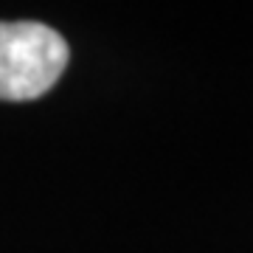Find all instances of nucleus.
<instances>
[{"mask_svg":"<svg viewBox=\"0 0 253 253\" xmlns=\"http://www.w3.org/2000/svg\"><path fill=\"white\" fill-rule=\"evenodd\" d=\"M71 48L51 26L34 20L0 23V101L45 96L68 68Z\"/></svg>","mask_w":253,"mask_h":253,"instance_id":"obj_1","label":"nucleus"}]
</instances>
